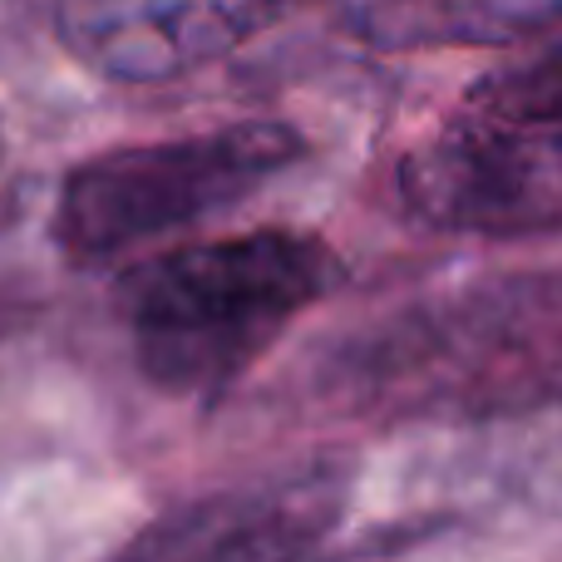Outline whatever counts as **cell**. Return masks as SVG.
Masks as SVG:
<instances>
[{
  "label": "cell",
  "mask_w": 562,
  "mask_h": 562,
  "mask_svg": "<svg viewBox=\"0 0 562 562\" xmlns=\"http://www.w3.org/2000/svg\"><path fill=\"white\" fill-rule=\"evenodd\" d=\"M340 277L330 243L257 227L138 262L119 286V306L138 370L158 390L217 400Z\"/></svg>",
  "instance_id": "1"
},
{
  "label": "cell",
  "mask_w": 562,
  "mask_h": 562,
  "mask_svg": "<svg viewBox=\"0 0 562 562\" xmlns=\"http://www.w3.org/2000/svg\"><path fill=\"white\" fill-rule=\"evenodd\" d=\"M301 154V128L281 119L109 148L65 173L49 233L75 262H109L252 198Z\"/></svg>",
  "instance_id": "2"
},
{
  "label": "cell",
  "mask_w": 562,
  "mask_h": 562,
  "mask_svg": "<svg viewBox=\"0 0 562 562\" xmlns=\"http://www.w3.org/2000/svg\"><path fill=\"white\" fill-rule=\"evenodd\" d=\"M400 203L439 233H562V114L459 104L395 168Z\"/></svg>",
  "instance_id": "3"
},
{
  "label": "cell",
  "mask_w": 562,
  "mask_h": 562,
  "mask_svg": "<svg viewBox=\"0 0 562 562\" xmlns=\"http://www.w3.org/2000/svg\"><path fill=\"white\" fill-rule=\"evenodd\" d=\"M277 0H55L59 45L114 85H164L233 55Z\"/></svg>",
  "instance_id": "4"
},
{
  "label": "cell",
  "mask_w": 562,
  "mask_h": 562,
  "mask_svg": "<svg viewBox=\"0 0 562 562\" xmlns=\"http://www.w3.org/2000/svg\"><path fill=\"white\" fill-rule=\"evenodd\" d=\"M340 514H346V479L336 469H311L281 484L203 498L164 518L134 548L158 558H291L330 538Z\"/></svg>",
  "instance_id": "5"
},
{
  "label": "cell",
  "mask_w": 562,
  "mask_h": 562,
  "mask_svg": "<svg viewBox=\"0 0 562 562\" xmlns=\"http://www.w3.org/2000/svg\"><path fill=\"white\" fill-rule=\"evenodd\" d=\"M562 25V0H385L380 45H518Z\"/></svg>",
  "instance_id": "6"
},
{
  "label": "cell",
  "mask_w": 562,
  "mask_h": 562,
  "mask_svg": "<svg viewBox=\"0 0 562 562\" xmlns=\"http://www.w3.org/2000/svg\"><path fill=\"white\" fill-rule=\"evenodd\" d=\"M459 104L494 114H562V40L484 75Z\"/></svg>",
  "instance_id": "7"
},
{
  "label": "cell",
  "mask_w": 562,
  "mask_h": 562,
  "mask_svg": "<svg viewBox=\"0 0 562 562\" xmlns=\"http://www.w3.org/2000/svg\"><path fill=\"white\" fill-rule=\"evenodd\" d=\"M0 188H5V134H0Z\"/></svg>",
  "instance_id": "8"
}]
</instances>
